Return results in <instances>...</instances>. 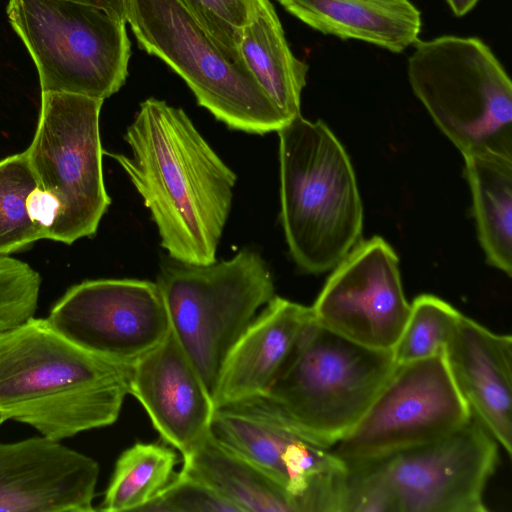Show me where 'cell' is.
<instances>
[{
    "mask_svg": "<svg viewBox=\"0 0 512 512\" xmlns=\"http://www.w3.org/2000/svg\"><path fill=\"white\" fill-rule=\"evenodd\" d=\"M124 140L131 157L103 151L124 170L156 224L170 258L206 265L231 209L235 173L181 108L148 98Z\"/></svg>",
    "mask_w": 512,
    "mask_h": 512,
    "instance_id": "obj_1",
    "label": "cell"
},
{
    "mask_svg": "<svg viewBox=\"0 0 512 512\" xmlns=\"http://www.w3.org/2000/svg\"><path fill=\"white\" fill-rule=\"evenodd\" d=\"M129 367L32 317L0 333V411L57 441L111 425L128 394Z\"/></svg>",
    "mask_w": 512,
    "mask_h": 512,
    "instance_id": "obj_2",
    "label": "cell"
},
{
    "mask_svg": "<svg viewBox=\"0 0 512 512\" xmlns=\"http://www.w3.org/2000/svg\"><path fill=\"white\" fill-rule=\"evenodd\" d=\"M281 222L304 272L334 269L360 241L363 206L345 148L321 120L296 116L278 131Z\"/></svg>",
    "mask_w": 512,
    "mask_h": 512,
    "instance_id": "obj_3",
    "label": "cell"
},
{
    "mask_svg": "<svg viewBox=\"0 0 512 512\" xmlns=\"http://www.w3.org/2000/svg\"><path fill=\"white\" fill-rule=\"evenodd\" d=\"M395 367L392 350L358 344L312 315L257 397L293 430L331 449L360 420Z\"/></svg>",
    "mask_w": 512,
    "mask_h": 512,
    "instance_id": "obj_4",
    "label": "cell"
},
{
    "mask_svg": "<svg viewBox=\"0 0 512 512\" xmlns=\"http://www.w3.org/2000/svg\"><path fill=\"white\" fill-rule=\"evenodd\" d=\"M408 59L416 97L463 157H512V83L479 38L417 40Z\"/></svg>",
    "mask_w": 512,
    "mask_h": 512,
    "instance_id": "obj_5",
    "label": "cell"
},
{
    "mask_svg": "<svg viewBox=\"0 0 512 512\" xmlns=\"http://www.w3.org/2000/svg\"><path fill=\"white\" fill-rule=\"evenodd\" d=\"M155 283L171 331L213 399L230 349L256 312L275 296L267 264L249 248L206 265L171 258Z\"/></svg>",
    "mask_w": 512,
    "mask_h": 512,
    "instance_id": "obj_6",
    "label": "cell"
},
{
    "mask_svg": "<svg viewBox=\"0 0 512 512\" xmlns=\"http://www.w3.org/2000/svg\"><path fill=\"white\" fill-rule=\"evenodd\" d=\"M127 23L139 47L165 62L200 106L229 128L277 132L288 123L253 75L229 59L177 0H128Z\"/></svg>",
    "mask_w": 512,
    "mask_h": 512,
    "instance_id": "obj_7",
    "label": "cell"
},
{
    "mask_svg": "<svg viewBox=\"0 0 512 512\" xmlns=\"http://www.w3.org/2000/svg\"><path fill=\"white\" fill-rule=\"evenodd\" d=\"M6 11L36 66L41 93L105 100L125 83L131 55L125 22L68 0H9Z\"/></svg>",
    "mask_w": 512,
    "mask_h": 512,
    "instance_id": "obj_8",
    "label": "cell"
},
{
    "mask_svg": "<svg viewBox=\"0 0 512 512\" xmlns=\"http://www.w3.org/2000/svg\"><path fill=\"white\" fill-rule=\"evenodd\" d=\"M103 101L41 93L35 135L24 152L38 187L58 205L48 239L69 245L92 237L111 203L102 169L99 117Z\"/></svg>",
    "mask_w": 512,
    "mask_h": 512,
    "instance_id": "obj_9",
    "label": "cell"
},
{
    "mask_svg": "<svg viewBox=\"0 0 512 512\" xmlns=\"http://www.w3.org/2000/svg\"><path fill=\"white\" fill-rule=\"evenodd\" d=\"M471 414L444 355L399 364L331 450L346 462L387 458L451 433Z\"/></svg>",
    "mask_w": 512,
    "mask_h": 512,
    "instance_id": "obj_10",
    "label": "cell"
},
{
    "mask_svg": "<svg viewBox=\"0 0 512 512\" xmlns=\"http://www.w3.org/2000/svg\"><path fill=\"white\" fill-rule=\"evenodd\" d=\"M47 320L76 345L122 366L155 348L171 329L157 284L137 279L74 285L54 304Z\"/></svg>",
    "mask_w": 512,
    "mask_h": 512,
    "instance_id": "obj_11",
    "label": "cell"
},
{
    "mask_svg": "<svg viewBox=\"0 0 512 512\" xmlns=\"http://www.w3.org/2000/svg\"><path fill=\"white\" fill-rule=\"evenodd\" d=\"M499 444L472 413L451 433L384 458L399 512H485Z\"/></svg>",
    "mask_w": 512,
    "mask_h": 512,
    "instance_id": "obj_12",
    "label": "cell"
},
{
    "mask_svg": "<svg viewBox=\"0 0 512 512\" xmlns=\"http://www.w3.org/2000/svg\"><path fill=\"white\" fill-rule=\"evenodd\" d=\"M311 309L332 331L372 349L393 350L410 312L393 248L378 236L359 241L334 267Z\"/></svg>",
    "mask_w": 512,
    "mask_h": 512,
    "instance_id": "obj_13",
    "label": "cell"
},
{
    "mask_svg": "<svg viewBox=\"0 0 512 512\" xmlns=\"http://www.w3.org/2000/svg\"><path fill=\"white\" fill-rule=\"evenodd\" d=\"M99 465L45 436L0 443V512H91Z\"/></svg>",
    "mask_w": 512,
    "mask_h": 512,
    "instance_id": "obj_14",
    "label": "cell"
},
{
    "mask_svg": "<svg viewBox=\"0 0 512 512\" xmlns=\"http://www.w3.org/2000/svg\"><path fill=\"white\" fill-rule=\"evenodd\" d=\"M127 386L161 438L182 456L210 432L212 398L171 329L130 365Z\"/></svg>",
    "mask_w": 512,
    "mask_h": 512,
    "instance_id": "obj_15",
    "label": "cell"
},
{
    "mask_svg": "<svg viewBox=\"0 0 512 512\" xmlns=\"http://www.w3.org/2000/svg\"><path fill=\"white\" fill-rule=\"evenodd\" d=\"M210 432L260 468L289 499L302 496L324 466L323 449L284 423L260 397L214 409Z\"/></svg>",
    "mask_w": 512,
    "mask_h": 512,
    "instance_id": "obj_16",
    "label": "cell"
},
{
    "mask_svg": "<svg viewBox=\"0 0 512 512\" xmlns=\"http://www.w3.org/2000/svg\"><path fill=\"white\" fill-rule=\"evenodd\" d=\"M471 412L512 454V337L461 314L444 352Z\"/></svg>",
    "mask_w": 512,
    "mask_h": 512,
    "instance_id": "obj_17",
    "label": "cell"
},
{
    "mask_svg": "<svg viewBox=\"0 0 512 512\" xmlns=\"http://www.w3.org/2000/svg\"><path fill=\"white\" fill-rule=\"evenodd\" d=\"M312 315L311 307L274 296L226 356L214 409L262 396Z\"/></svg>",
    "mask_w": 512,
    "mask_h": 512,
    "instance_id": "obj_18",
    "label": "cell"
},
{
    "mask_svg": "<svg viewBox=\"0 0 512 512\" xmlns=\"http://www.w3.org/2000/svg\"><path fill=\"white\" fill-rule=\"evenodd\" d=\"M302 22L341 39L404 51L418 40L421 13L409 0H277Z\"/></svg>",
    "mask_w": 512,
    "mask_h": 512,
    "instance_id": "obj_19",
    "label": "cell"
},
{
    "mask_svg": "<svg viewBox=\"0 0 512 512\" xmlns=\"http://www.w3.org/2000/svg\"><path fill=\"white\" fill-rule=\"evenodd\" d=\"M238 51L245 68L288 121L300 115L308 66L292 53L270 0H251Z\"/></svg>",
    "mask_w": 512,
    "mask_h": 512,
    "instance_id": "obj_20",
    "label": "cell"
},
{
    "mask_svg": "<svg viewBox=\"0 0 512 512\" xmlns=\"http://www.w3.org/2000/svg\"><path fill=\"white\" fill-rule=\"evenodd\" d=\"M182 457L179 474L205 484L239 512H295L289 497L269 476L211 432Z\"/></svg>",
    "mask_w": 512,
    "mask_h": 512,
    "instance_id": "obj_21",
    "label": "cell"
},
{
    "mask_svg": "<svg viewBox=\"0 0 512 512\" xmlns=\"http://www.w3.org/2000/svg\"><path fill=\"white\" fill-rule=\"evenodd\" d=\"M478 238L487 262L512 274V157L464 156Z\"/></svg>",
    "mask_w": 512,
    "mask_h": 512,
    "instance_id": "obj_22",
    "label": "cell"
},
{
    "mask_svg": "<svg viewBox=\"0 0 512 512\" xmlns=\"http://www.w3.org/2000/svg\"><path fill=\"white\" fill-rule=\"evenodd\" d=\"M173 449L155 443H136L118 458L100 510L140 511L175 476Z\"/></svg>",
    "mask_w": 512,
    "mask_h": 512,
    "instance_id": "obj_23",
    "label": "cell"
},
{
    "mask_svg": "<svg viewBox=\"0 0 512 512\" xmlns=\"http://www.w3.org/2000/svg\"><path fill=\"white\" fill-rule=\"evenodd\" d=\"M37 182L25 152L0 161V256L44 239L30 215Z\"/></svg>",
    "mask_w": 512,
    "mask_h": 512,
    "instance_id": "obj_24",
    "label": "cell"
},
{
    "mask_svg": "<svg viewBox=\"0 0 512 512\" xmlns=\"http://www.w3.org/2000/svg\"><path fill=\"white\" fill-rule=\"evenodd\" d=\"M460 315L457 309L434 295L416 297L392 350L396 365L444 355Z\"/></svg>",
    "mask_w": 512,
    "mask_h": 512,
    "instance_id": "obj_25",
    "label": "cell"
},
{
    "mask_svg": "<svg viewBox=\"0 0 512 512\" xmlns=\"http://www.w3.org/2000/svg\"><path fill=\"white\" fill-rule=\"evenodd\" d=\"M346 463L338 512H399L384 458Z\"/></svg>",
    "mask_w": 512,
    "mask_h": 512,
    "instance_id": "obj_26",
    "label": "cell"
},
{
    "mask_svg": "<svg viewBox=\"0 0 512 512\" xmlns=\"http://www.w3.org/2000/svg\"><path fill=\"white\" fill-rule=\"evenodd\" d=\"M177 1L192 15L225 56L244 66L238 48L242 29L249 18L251 0Z\"/></svg>",
    "mask_w": 512,
    "mask_h": 512,
    "instance_id": "obj_27",
    "label": "cell"
},
{
    "mask_svg": "<svg viewBox=\"0 0 512 512\" xmlns=\"http://www.w3.org/2000/svg\"><path fill=\"white\" fill-rule=\"evenodd\" d=\"M41 277L29 264L0 256V333L34 317Z\"/></svg>",
    "mask_w": 512,
    "mask_h": 512,
    "instance_id": "obj_28",
    "label": "cell"
},
{
    "mask_svg": "<svg viewBox=\"0 0 512 512\" xmlns=\"http://www.w3.org/2000/svg\"><path fill=\"white\" fill-rule=\"evenodd\" d=\"M140 511L239 512L237 507L205 484L179 473Z\"/></svg>",
    "mask_w": 512,
    "mask_h": 512,
    "instance_id": "obj_29",
    "label": "cell"
},
{
    "mask_svg": "<svg viewBox=\"0 0 512 512\" xmlns=\"http://www.w3.org/2000/svg\"><path fill=\"white\" fill-rule=\"evenodd\" d=\"M100 8L112 17L127 23L128 0H68Z\"/></svg>",
    "mask_w": 512,
    "mask_h": 512,
    "instance_id": "obj_30",
    "label": "cell"
},
{
    "mask_svg": "<svg viewBox=\"0 0 512 512\" xmlns=\"http://www.w3.org/2000/svg\"><path fill=\"white\" fill-rule=\"evenodd\" d=\"M479 0H446L453 13L458 16H464L474 8Z\"/></svg>",
    "mask_w": 512,
    "mask_h": 512,
    "instance_id": "obj_31",
    "label": "cell"
},
{
    "mask_svg": "<svg viewBox=\"0 0 512 512\" xmlns=\"http://www.w3.org/2000/svg\"><path fill=\"white\" fill-rule=\"evenodd\" d=\"M6 420H7V419H6L5 415L0 411V426H1V424H2V423H4Z\"/></svg>",
    "mask_w": 512,
    "mask_h": 512,
    "instance_id": "obj_32",
    "label": "cell"
}]
</instances>
